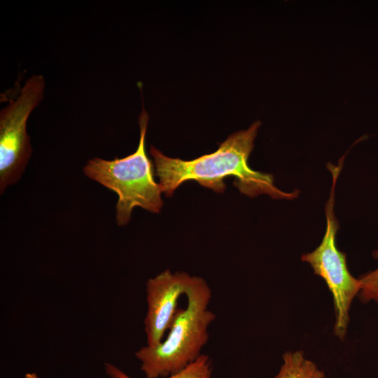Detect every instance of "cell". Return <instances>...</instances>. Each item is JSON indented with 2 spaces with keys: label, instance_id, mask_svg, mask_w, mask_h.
I'll return each instance as SVG.
<instances>
[{
  "label": "cell",
  "instance_id": "obj_1",
  "mask_svg": "<svg viewBox=\"0 0 378 378\" xmlns=\"http://www.w3.org/2000/svg\"><path fill=\"white\" fill-rule=\"evenodd\" d=\"M260 125V121L253 122L247 130L230 135L215 152L192 160L169 158L152 146L150 154L162 192L171 197L181 184L195 180L206 188L223 193L225 190L224 178L234 176V186L248 197L265 194L273 199L296 198L298 190L285 192L274 186L272 174L249 167L248 159Z\"/></svg>",
  "mask_w": 378,
  "mask_h": 378
},
{
  "label": "cell",
  "instance_id": "obj_2",
  "mask_svg": "<svg viewBox=\"0 0 378 378\" xmlns=\"http://www.w3.org/2000/svg\"><path fill=\"white\" fill-rule=\"evenodd\" d=\"M185 295L186 309H178L164 341L136 352L146 378L168 377L186 368L200 355L208 340V328L215 314L208 309L211 290L200 277L193 276Z\"/></svg>",
  "mask_w": 378,
  "mask_h": 378
},
{
  "label": "cell",
  "instance_id": "obj_3",
  "mask_svg": "<svg viewBox=\"0 0 378 378\" xmlns=\"http://www.w3.org/2000/svg\"><path fill=\"white\" fill-rule=\"evenodd\" d=\"M139 122L140 139L134 153L112 160L94 158L83 167L87 177L118 195L115 211L119 226L129 223L136 206L152 213H160L163 206L161 186L155 181L153 164L146 152L148 115L145 109L142 110Z\"/></svg>",
  "mask_w": 378,
  "mask_h": 378
},
{
  "label": "cell",
  "instance_id": "obj_4",
  "mask_svg": "<svg viewBox=\"0 0 378 378\" xmlns=\"http://www.w3.org/2000/svg\"><path fill=\"white\" fill-rule=\"evenodd\" d=\"M343 159L340 160L338 165L331 163L327 165L332 174V182L325 206L326 230L322 241L314 251L301 257L302 261L311 265L315 274L323 279L332 295L335 315L334 333L340 340L346 334L349 310L352 300L360 291L359 279L354 278L348 270L346 253L340 251L336 245L340 225L334 212L335 191Z\"/></svg>",
  "mask_w": 378,
  "mask_h": 378
},
{
  "label": "cell",
  "instance_id": "obj_5",
  "mask_svg": "<svg viewBox=\"0 0 378 378\" xmlns=\"http://www.w3.org/2000/svg\"><path fill=\"white\" fill-rule=\"evenodd\" d=\"M45 80L33 75L25 82L20 94L0 112V193L15 184L23 174L32 148L27 132L31 111L43 99Z\"/></svg>",
  "mask_w": 378,
  "mask_h": 378
},
{
  "label": "cell",
  "instance_id": "obj_6",
  "mask_svg": "<svg viewBox=\"0 0 378 378\" xmlns=\"http://www.w3.org/2000/svg\"><path fill=\"white\" fill-rule=\"evenodd\" d=\"M193 276L186 272L166 270L146 283L148 311L144 321L147 346L162 342L177 313L178 298L185 294Z\"/></svg>",
  "mask_w": 378,
  "mask_h": 378
},
{
  "label": "cell",
  "instance_id": "obj_7",
  "mask_svg": "<svg viewBox=\"0 0 378 378\" xmlns=\"http://www.w3.org/2000/svg\"><path fill=\"white\" fill-rule=\"evenodd\" d=\"M284 364L274 378H325V374L312 361L304 358L302 351H288Z\"/></svg>",
  "mask_w": 378,
  "mask_h": 378
},
{
  "label": "cell",
  "instance_id": "obj_8",
  "mask_svg": "<svg viewBox=\"0 0 378 378\" xmlns=\"http://www.w3.org/2000/svg\"><path fill=\"white\" fill-rule=\"evenodd\" d=\"M105 369L111 378H132L111 364L106 363ZM211 371L209 357L201 354L183 370L168 376L167 378H211Z\"/></svg>",
  "mask_w": 378,
  "mask_h": 378
},
{
  "label": "cell",
  "instance_id": "obj_9",
  "mask_svg": "<svg viewBox=\"0 0 378 378\" xmlns=\"http://www.w3.org/2000/svg\"><path fill=\"white\" fill-rule=\"evenodd\" d=\"M373 257L378 259V248L373 251ZM360 291L358 294L360 300L366 303L374 301L378 304V268L360 276Z\"/></svg>",
  "mask_w": 378,
  "mask_h": 378
},
{
  "label": "cell",
  "instance_id": "obj_10",
  "mask_svg": "<svg viewBox=\"0 0 378 378\" xmlns=\"http://www.w3.org/2000/svg\"><path fill=\"white\" fill-rule=\"evenodd\" d=\"M24 378H39L38 375L33 372L27 373L24 375Z\"/></svg>",
  "mask_w": 378,
  "mask_h": 378
}]
</instances>
